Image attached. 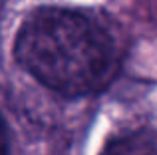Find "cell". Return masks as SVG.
I'll return each instance as SVG.
<instances>
[{
	"mask_svg": "<svg viewBox=\"0 0 157 155\" xmlns=\"http://www.w3.org/2000/svg\"><path fill=\"white\" fill-rule=\"evenodd\" d=\"M14 58L40 84L66 97L105 89L119 68L111 34L92 16L70 8H38L20 26Z\"/></svg>",
	"mask_w": 157,
	"mask_h": 155,
	"instance_id": "6da1fadb",
	"label": "cell"
},
{
	"mask_svg": "<svg viewBox=\"0 0 157 155\" xmlns=\"http://www.w3.org/2000/svg\"><path fill=\"white\" fill-rule=\"evenodd\" d=\"M100 155H157V143L151 131L133 129L109 137Z\"/></svg>",
	"mask_w": 157,
	"mask_h": 155,
	"instance_id": "7a4b0ae2",
	"label": "cell"
},
{
	"mask_svg": "<svg viewBox=\"0 0 157 155\" xmlns=\"http://www.w3.org/2000/svg\"><path fill=\"white\" fill-rule=\"evenodd\" d=\"M0 155H8V133L2 115H0Z\"/></svg>",
	"mask_w": 157,
	"mask_h": 155,
	"instance_id": "3957f363",
	"label": "cell"
}]
</instances>
